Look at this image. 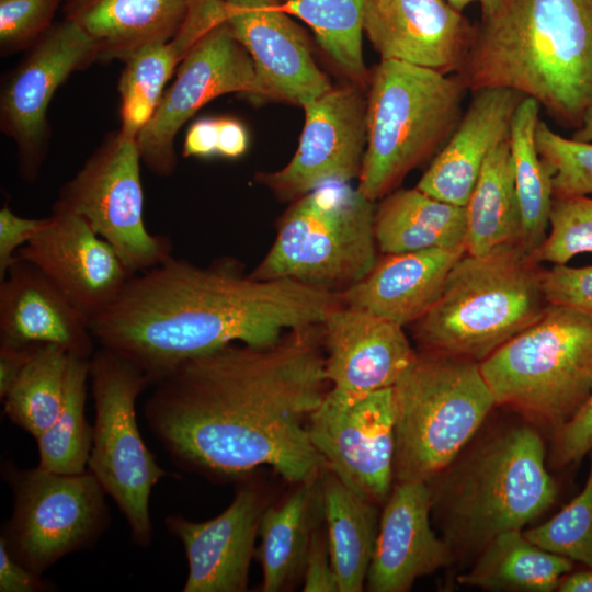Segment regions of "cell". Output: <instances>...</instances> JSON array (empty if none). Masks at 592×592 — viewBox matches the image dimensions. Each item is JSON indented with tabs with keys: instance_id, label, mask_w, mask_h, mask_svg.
I'll use <instances>...</instances> for the list:
<instances>
[{
	"instance_id": "cell-1",
	"label": "cell",
	"mask_w": 592,
	"mask_h": 592,
	"mask_svg": "<svg viewBox=\"0 0 592 592\" xmlns=\"http://www.w3.org/2000/svg\"><path fill=\"white\" fill-rule=\"evenodd\" d=\"M317 328L269 346L232 343L156 380L144 415L170 459L212 478L260 466L295 483L318 477L327 466L308 422L329 382Z\"/></svg>"
},
{
	"instance_id": "cell-2",
	"label": "cell",
	"mask_w": 592,
	"mask_h": 592,
	"mask_svg": "<svg viewBox=\"0 0 592 592\" xmlns=\"http://www.w3.org/2000/svg\"><path fill=\"white\" fill-rule=\"evenodd\" d=\"M339 303L337 293L294 280L244 275L231 261L201 266L171 257L133 275L90 327L99 346L155 383L226 345L269 346L292 331L320 327Z\"/></svg>"
},
{
	"instance_id": "cell-3",
	"label": "cell",
	"mask_w": 592,
	"mask_h": 592,
	"mask_svg": "<svg viewBox=\"0 0 592 592\" xmlns=\"http://www.w3.org/2000/svg\"><path fill=\"white\" fill-rule=\"evenodd\" d=\"M456 75L471 92L515 90L579 128L592 105V0H499Z\"/></svg>"
},
{
	"instance_id": "cell-4",
	"label": "cell",
	"mask_w": 592,
	"mask_h": 592,
	"mask_svg": "<svg viewBox=\"0 0 592 592\" xmlns=\"http://www.w3.org/2000/svg\"><path fill=\"white\" fill-rule=\"evenodd\" d=\"M539 433L527 424L489 435L428 483L431 512L451 548L482 549L522 527L555 502Z\"/></svg>"
},
{
	"instance_id": "cell-5",
	"label": "cell",
	"mask_w": 592,
	"mask_h": 592,
	"mask_svg": "<svg viewBox=\"0 0 592 592\" xmlns=\"http://www.w3.org/2000/svg\"><path fill=\"white\" fill-rule=\"evenodd\" d=\"M543 271L520 242L465 253L439 299L412 323L414 339L424 351L480 363L544 315Z\"/></svg>"
},
{
	"instance_id": "cell-6",
	"label": "cell",
	"mask_w": 592,
	"mask_h": 592,
	"mask_svg": "<svg viewBox=\"0 0 592 592\" xmlns=\"http://www.w3.org/2000/svg\"><path fill=\"white\" fill-rule=\"evenodd\" d=\"M366 148L357 189L376 202L440 151L463 115L459 77L382 59L369 76Z\"/></svg>"
},
{
	"instance_id": "cell-7",
	"label": "cell",
	"mask_w": 592,
	"mask_h": 592,
	"mask_svg": "<svg viewBox=\"0 0 592 592\" xmlns=\"http://www.w3.org/2000/svg\"><path fill=\"white\" fill-rule=\"evenodd\" d=\"M397 482H429L464 452L496 399L479 363L422 350L394 385Z\"/></svg>"
},
{
	"instance_id": "cell-8",
	"label": "cell",
	"mask_w": 592,
	"mask_h": 592,
	"mask_svg": "<svg viewBox=\"0 0 592 592\" xmlns=\"http://www.w3.org/2000/svg\"><path fill=\"white\" fill-rule=\"evenodd\" d=\"M479 366L497 405L554 433L592 392V317L549 304L535 323Z\"/></svg>"
},
{
	"instance_id": "cell-9",
	"label": "cell",
	"mask_w": 592,
	"mask_h": 592,
	"mask_svg": "<svg viewBox=\"0 0 592 592\" xmlns=\"http://www.w3.org/2000/svg\"><path fill=\"white\" fill-rule=\"evenodd\" d=\"M375 202L346 182H330L300 196L282 217L276 238L254 278H289L341 293L378 262Z\"/></svg>"
},
{
	"instance_id": "cell-10",
	"label": "cell",
	"mask_w": 592,
	"mask_h": 592,
	"mask_svg": "<svg viewBox=\"0 0 592 592\" xmlns=\"http://www.w3.org/2000/svg\"><path fill=\"white\" fill-rule=\"evenodd\" d=\"M89 379L95 421L87 469L123 513L133 542L147 547L153 535L150 493L168 475L145 444L136 418L137 399L152 379L103 346L90 357Z\"/></svg>"
},
{
	"instance_id": "cell-11",
	"label": "cell",
	"mask_w": 592,
	"mask_h": 592,
	"mask_svg": "<svg viewBox=\"0 0 592 592\" xmlns=\"http://www.w3.org/2000/svg\"><path fill=\"white\" fill-rule=\"evenodd\" d=\"M2 475L13 510L0 539L39 576L66 555L92 547L110 525L106 493L88 469L67 475L5 462Z\"/></svg>"
},
{
	"instance_id": "cell-12",
	"label": "cell",
	"mask_w": 592,
	"mask_h": 592,
	"mask_svg": "<svg viewBox=\"0 0 592 592\" xmlns=\"http://www.w3.org/2000/svg\"><path fill=\"white\" fill-rule=\"evenodd\" d=\"M140 162L136 138L111 134L60 187L52 208L82 217L132 275L173 257L171 239L144 221Z\"/></svg>"
},
{
	"instance_id": "cell-13",
	"label": "cell",
	"mask_w": 592,
	"mask_h": 592,
	"mask_svg": "<svg viewBox=\"0 0 592 592\" xmlns=\"http://www.w3.org/2000/svg\"><path fill=\"white\" fill-rule=\"evenodd\" d=\"M326 466L366 500L386 502L394 479V386L350 392L330 387L308 422Z\"/></svg>"
},
{
	"instance_id": "cell-14",
	"label": "cell",
	"mask_w": 592,
	"mask_h": 592,
	"mask_svg": "<svg viewBox=\"0 0 592 592\" xmlns=\"http://www.w3.org/2000/svg\"><path fill=\"white\" fill-rule=\"evenodd\" d=\"M228 93L260 98L252 58L224 19L181 61L174 81L138 134L137 146L148 170L158 177L171 175L177 167L178 132L205 104Z\"/></svg>"
},
{
	"instance_id": "cell-15",
	"label": "cell",
	"mask_w": 592,
	"mask_h": 592,
	"mask_svg": "<svg viewBox=\"0 0 592 592\" xmlns=\"http://www.w3.org/2000/svg\"><path fill=\"white\" fill-rule=\"evenodd\" d=\"M94 41L75 21L53 25L5 78L0 93V128L18 148L19 171L34 182L48 152L47 110L72 72L98 60Z\"/></svg>"
},
{
	"instance_id": "cell-16",
	"label": "cell",
	"mask_w": 592,
	"mask_h": 592,
	"mask_svg": "<svg viewBox=\"0 0 592 592\" xmlns=\"http://www.w3.org/2000/svg\"><path fill=\"white\" fill-rule=\"evenodd\" d=\"M301 107L305 124L295 155L282 169L257 175L259 183L285 198L358 178L366 148L367 98L360 86L331 87Z\"/></svg>"
},
{
	"instance_id": "cell-17",
	"label": "cell",
	"mask_w": 592,
	"mask_h": 592,
	"mask_svg": "<svg viewBox=\"0 0 592 592\" xmlns=\"http://www.w3.org/2000/svg\"><path fill=\"white\" fill-rule=\"evenodd\" d=\"M16 255L36 265L90 321L133 276L82 217L66 210L52 209L47 225Z\"/></svg>"
},
{
	"instance_id": "cell-18",
	"label": "cell",
	"mask_w": 592,
	"mask_h": 592,
	"mask_svg": "<svg viewBox=\"0 0 592 592\" xmlns=\"http://www.w3.org/2000/svg\"><path fill=\"white\" fill-rule=\"evenodd\" d=\"M226 21L254 64L259 101L303 106L332 86L303 30L274 0H224Z\"/></svg>"
},
{
	"instance_id": "cell-19",
	"label": "cell",
	"mask_w": 592,
	"mask_h": 592,
	"mask_svg": "<svg viewBox=\"0 0 592 592\" xmlns=\"http://www.w3.org/2000/svg\"><path fill=\"white\" fill-rule=\"evenodd\" d=\"M363 32L382 59L457 72L475 24L445 0H368Z\"/></svg>"
},
{
	"instance_id": "cell-20",
	"label": "cell",
	"mask_w": 592,
	"mask_h": 592,
	"mask_svg": "<svg viewBox=\"0 0 592 592\" xmlns=\"http://www.w3.org/2000/svg\"><path fill=\"white\" fill-rule=\"evenodd\" d=\"M260 492L242 486L217 516L192 522L180 514L164 520L182 543L189 566L183 592H243L264 512Z\"/></svg>"
},
{
	"instance_id": "cell-21",
	"label": "cell",
	"mask_w": 592,
	"mask_h": 592,
	"mask_svg": "<svg viewBox=\"0 0 592 592\" xmlns=\"http://www.w3.org/2000/svg\"><path fill=\"white\" fill-rule=\"evenodd\" d=\"M320 327L327 378L339 390L392 387L417 353L403 327L341 303Z\"/></svg>"
},
{
	"instance_id": "cell-22",
	"label": "cell",
	"mask_w": 592,
	"mask_h": 592,
	"mask_svg": "<svg viewBox=\"0 0 592 592\" xmlns=\"http://www.w3.org/2000/svg\"><path fill=\"white\" fill-rule=\"evenodd\" d=\"M426 482H397L385 502L365 588L405 592L421 577L447 566L454 551L430 523Z\"/></svg>"
},
{
	"instance_id": "cell-23",
	"label": "cell",
	"mask_w": 592,
	"mask_h": 592,
	"mask_svg": "<svg viewBox=\"0 0 592 592\" xmlns=\"http://www.w3.org/2000/svg\"><path fill=\"white\" fill-rule=\"evenodd\" d=\"M0 343L57 345L90 358V319L32 262L15 257L0 280Z\"/></svg>"
},
{
	"instance_id": "cell-24",
	"label": "cell",
	"mask_w": 592,
	"mask_h": 592,
	"mask_svg": "<svg viewBox=\"0 0 592 592\" xmlns=\"http://www.w3.org/2000/svg\"><path fill=\"white\" fill-rule=\"evenodd\" d=\"M524 98L509 88L473 91L458 125L415 187L440 201L465 206L489 152L509 136Z\"/></svg>"
},
{
	"instance_id": "cell-25",
	"label": "cell",
	"mask_w": 592,
	"mask_h": 592,
	"mask_svg": "<svg viewBox=\"0 0 592 592\" xmlns=\"http://www.w3.org/2000/svg\"><path fill=\"white\" fill-rule=\"evenodd\" d=\"M465 247L384 254L361 282L338 293L340 303L401 327L420 319L439 299Z\"/></svg>"
},
{
	"instance_id": "cell-26",
	"label": "cell",
	"mask_w": 592,
	"mask_h": 592,
	"mask_svg": "<svg viewBox=\"0 0 592 592\" xmlns=\"http://www.w3.org/2000/svg\"><path fill=\"white\" fill-rule=\"evenodd\" d=\"M226 19L224 0H193L177 34L125 61L118 80L119 132L137 138L152 117L164 87L184 57L216 23Z\"/></svg>"
},
{
	"instance_id": "cell-27",
	"label": "cell",
	"mask_w": 592,
	"mask_h": 592,
	"mask_svg": "<svg viewBox=\"0 0 592 592\" xmlns=\"http://www.w3.org/2000/svg\"><path fill=\"white\" fill-rule=\"evenodd\" d=\"M193 0H66L65 18L94 41L98 60H128L172 38Z\"/></svg>"
},
{
	"instance_id": "cell-28",
	"label": "cell",
	"mask_w": 592,
	"mask_h": 592,
	"mask_svg": "<svg viewBox=\"0 0 592 592\" xmlns=\"http://www.w3.org/2000/svg\"><path fill=\"white\" fill-rule=\"evenodd\" d=\"M374 228L383 254L464 247L466 209L418 187L400 189L376 206Z\"/></svg>"
},
{
	"instance_id": "cell-29",
	"label": "cell",
	"mask_w": 592,
	"mask_h": 592,
	"mask_svg": "<svg viewBox=\"0 0 592 592\" xmlns=\"http://www.w3.org/2000/svg\"><path fill=\"white\" fill-rule=\"evenodd\" d=\"M322 515L339 592L365 589L379 519L376 504L344 485L327 467L320 474Z\"/></svg>"
},
{
	"instance_id": "cell-30",
	"label": "cell",
	"mask_w": 592,
	"mask_h": 592,
	"mask_svg": "<svg viewBox=\"0 0 592 592\" xmlns=\"http://www.w3.org/2000/svg\"><path fill=\"white\" fill-rule=\"evenodd\" d=\"M320 512V475L298 483L280 505L264 510L259 527L261 543L258 553L263 592L282 591L304 572Z\"/></svg>"
},
{
	"instance_id": "cell-31",
	"label": "cell",
	"mask_w": 592,
	"mask_h": 592,
	"mask_svg": "<svg viewBox=\"0 0 592 592\" xmlns=\"http://www.w3.org/2000/svg\"><path fill=\"white\" fill-rule=\"evenodd\" d=\"M573 567L571 559L537 546L521 530H513L492 538L457 581L488 590L550 592Z\"/></svg>"
},
{
	"instance_id": "cell-32",
	"label": "cell",
	"mask_w": 592,
	"mask_h": 592,
	"mask_svg": "<svg viewBox=\"0 0 592 592\" xmlns=\"http://www.w3.org/2000/svg\"><path fill=\"white\" fill-rule=\"evenodd\" d=\"M465 209L466 253L482 255L500 246L520 242L522 221L509 136L486 158Z\"/></svg>"
},
{
	"instance_id": "cell-33",
	"label": "cell",
	"mask_w": 592,
	"mask_h": 592,
	"mask_svg": "<svg viewBox=\"0 0 592 592\" xmlns=\"http://www.w3.org/2000/svg\"><path fill=\"white\" fill-rule=\"evenodd\" d=\"M540 105L530 96L519 104L510 126L509 144L520 206V243L534 253L544 242L553 203V173L542 160L535 140Z\"/></svg>"
},
{
	"instance_id": "cell-34",
	"label": "cell",
	"mask_w": 592,
	"mask_h": 592,
	"mask_svg": "<svg viewBox=\"0 0 592 592\" xmlns=\"http://www.w3.org/2000/svg\"><path fill=\"white\" fill-rule=\"evenodd\" d=\"M90 358L70 355L61 409L37 441L41 469L56 474L87 470L93 428L86 418Z\"/></svg>"
},
{
	"instance_id": "cell-35",
	"label": "cell",
	"mask_w": 592,
	"mask_h": 592,
	"mask_svg": "<svg viewBox=\"0 0 592 592\" xmlns=\"http://www.w3.org/2000/svg\"><path fill=\"white\" fill-rule=\"evenodd\" d=\"M69 354L42 345L2 399L12 423L38 439L56 420L64 401Z\"/></svg>"
},
{
	"instance_id": "cell-36",
	"label": "cell",
	"mask_w": 592,
	"mask_h": 592,
	"mask_svg": "<svg viewBox=\"0 0 592 592\" xmlns=\"http://www.w3.org/2000/svg\"><path fill=\"white\" fill-rule=\"evenodd\" d=\"M368 0H293L281 5L309 25L322 49L352 80L369 81L362 52L365 8Z\"/></svg>"
},
{
	"instance_id": "cell-37",
	"label": "cell",
	"mask_w": 592,
	"mask_h": 592,
	"mask_svg": "<svg viewBox=\"0 0 592 592\" xmlns=\"http://www.w3.org/2000/svg\"><path fill=\"white\" fill-rule=\"evenodd\" d=\"M590 468L580 493L545 523L524 531L537 546L592 567V449Z\"/></svg>"
},
{
	"instance_id": "cell-38",
	"label": "cell",
	"mask_w": 592,
	"mask_h": 592,
	"mask_svg": "<svg viewBox=\"0 0 592 592\" xmlns=\"http://www.w3.org/2000/svg\"><path fill=\"white\" fill-rule=\"evenodd\" d=\"M535 140L542 160L550 169L553 196L592 194V141L568 139L539 119Z\"/></svg>"
},
{
	"instance_id": "cell-39",
	"label": "cell",
	"mask_w": 592,
	"mask_h": 592,
	"mask_svg": "<svg viewBox=\"0 0 592 592\" xmlns=\"http://www.w3.org/2000/svg\"><path fill=\"white\" fill-rule=\"evenodd\" d=\"M548 228L534 252L540 263L566 264L574 255L592 253V198L554 197Z\"/></svg>"
},
{
	"instance_id": "cell-40",
	"label": "cell",
	"mask_w": 592,
	"mask_h": 592,
	"mask_svg": "<svg viewBox=\"0 0 592 592\" xmlns=\"http://www.w3.org/2000/svg\"><path fill=\"white\" fill-rule=\"evenodd\" d=\"M60 0H0L1 55L31 48L52 26Z\"/></svg>"
},
{
	"instance_id": "cell-41",
	"label": "cell",
	"mask_w": 592,
	"mask_h": 592,
	"mask_svg": "<svg viewBox=\"0 0 592 592\" xmlns=\"http://www.w3.org/2000/svg\"><path fill=\"white\" fill-rule=\"evenodd\" d=\"M542 286L548 304L570 307L592 317V265L554 264L544 269Z\"/></svg>"
},
{
	"instance_id": "cell-42",
	"label": "cell",
	"mask_w": 592,
	"mask_h": 592,
	"mask_svg": "<svg viewBox=\"0 0 592 592\" xmlns=\"http://www.w3.org/2000/svg\"><path fill=\"white\" fill-rule=\"evenodd\" d=\"M592 449V392L579 411L553 433L550 462L557 468L578 464Z\"/></svg>"
},
{
	"instance_id": "cell-43",
	"label": "cell",
	"mask_w": 592,
	"mask_h": 592,
	"mask_svg": "<svg viewBox=\"0 0 592 592\" xmlns=\"http://www.w3.org/2000/svg\"><path fill=\"white\" fill-rule=\"evenodd\" d=\"M49 221V216L27 218L16 215L5 203L0 209V280H2L19 250Z\"/></svg>"
},
{
	"instance_id": "cell-44",
	"label": "cell",
	"mask_w": 592,
	"mask_h": 592,
	"mask_svg": "<svg viewBox=\"0 0 592 592\" xmlns=\"http://www.w3.org/2000/svg\"><path fill=\"white\" fill-rule=\"evenodd\" d=\"M305 592H339L333 570L327 531H314L304 567Z\"/></svg>"
},
{
	"instance_id": "cell-45",
	"label": "cell",
	"mask_w": 592,
	"mask_h": 592,
	"mask_svg": "<svg viewBox=\"0 0 592 592\" xmlns=\"http://www.w3.org/2000/svg\"><path fill=\"white\" fill-rule=\"evenodd\" d=\"M53 585L42 576L31 571L14 559L0 539V591L1 592H44Z\"/></svg>"
},
{
	"instance_id": "cell-46",
	"label": "cell",
	"mask_w": 592,
	"mask_h": 592,
	"mask_svg": "<svg viewBox=\"0 0 592 592\" xmlns=\"http://www.w3.org/2000/svg\"><path fill=\"white\" fill-rule=\"evenodd\" d=\"M42 345L0 343V399L9 392L26 364Z\"/></svg>"
},
{
	"instance_id": "cell-47",
	"label": "cell",
	"mask_w": 592,
	"mask_h": 592,
	"mask_svg": "<svg viewBox=\"0 0 592 592\" xmlns=\"http://www.w3.org/2000/svg\"><path fill=\"white\" fill-rule=\"evenodd\" d=\"M217 118L195 121L186 132L183 143L184 157L207 158L217 155Z\"/></svg>"
},
{
	"instance_id": "cell-48",
	"label": "cell",
	"mask_w": 592,
	"mask_h": 592,
	"mask_svg": "<svg viewBox=\"0 0 592 592\" xmlns=\"http://www.w3.org/2000/svg\"><path fill=\"white\" fill-rule=\"evenodd\" d=\"M217 156L234 159L242 156L249 145L246 127L235 118H217Z\"/></svg>"
},
{
	"instance_id": "cell-49",
	"label": "cell",
	"mask_w": 592,
	"mask_h": 592,
	"mask_svg": "<svg viewBox=\"0 0 592 592\" xmlns=\"http://www.w3.org/2000/svg\"><path fill=\"white\" fill-rule=\"evenodd\" d=\"M560 592H592V567L570 571L565 574L557 587Z\"/></svg>"
},
{
	"instance_id": "cell-50",
	"label": "cell",
	"mask_w": 592,
	"mask_h": 592,
	"mask_svg": "<svg viewBox=\"0 0 592 592\" xmlns=\"http://www.w3.org/2000/svg\"><path fill=\"white\" fill-rule=\"evenodd\" d=\"M572 139L579 141H592V105L584 113L582 123L573 133Z\"/></svg>"
},
{
	"instance_id": "cell-51",
	"label": "cell",
	"mask_w": 592,
	"mask_h": 592,
	"mask_svg": "<svg viewBox=\"0 0 592 592\" xmlns=\"http://www.w3.org/2000/svg\"><path fill=\"white\" fill-rule=\"evenodd\" d=\"M453 8L458 11H463L471 2H479L481 8V13L490 11L499 0H445Z\"/></svg>"
},
{
	"instance_id": "cell-52",
	"label": "cell",
	"mask_w": 592,
	"mask_h": 592,
	"mask_svg": "<svg viewBox=\"0 0 592 592\" xmlns=\"http://www.w3.org/2000/svg\"><path fill=\"white\" fill-rule=\"evenodd\" d=\"M277 4L280 5H284L286 3H288L289 1H293V0H274Z\"/></svg>"
}]
</instances>
